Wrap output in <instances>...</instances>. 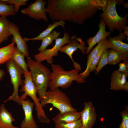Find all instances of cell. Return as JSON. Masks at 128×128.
<instances>
[{"label":"cell","instance_id":"1","mask_svg":"<svg viewBox=\"0 0 128 128\" xmlns=\"http://www.w3.org/2000/svg\"><path fill=\"white\" fill-rule=\"evenodd\" d=\"M46 12L55 20L82 25L87 20L89 8L85 0H48Z\"/></svg>","mask_w":128,"mask_h":128},{"label":"cell","instance_id":"2","mask_svg":"<svg viewBox=\"0 0 128 128\" xmlns=\"http://www.w3.org/2000/svg\"><path fill=\"white\" fill-rule=\"evenodd\" d=\"M52 72L51 73L50 80L48 85L50 90L58 87L63 89L70 87L73 81L78 83H84L85 80L79 73L80 71L73 69L70 71L65 70L60 65L51 64Z\"/></svg>","mask_w":128,"mask_h":128},{"label":"cell","instance_id":"3","mask_svg":"<svg viewBox=\"0 0 128 128\" xmlns=\"http://www.w3.org/2000/svg\"><path fill=\"white\" fill-rule=\"evenodd\" d=\"M27 58V64L30 70L32 80L36 86L40 101L46 98L47 91L50 80L51 73L50 69L41 62Z\"/></svg>","mask_w":128,"mask_h":128},{"label":"cell","instance_id":"4","mask_svg":"<svg viewBox=\"0 0 128 128\" xmlns=\"http://www.w3.org/2000/svg\"><path fill=\"white\" fill-rule=\"evenodd\" d=\"M117 0H107L106 9L99 15L108 26L110 32H114L116 30L119 33L122 32L127 26L128 14L123 17H120L117 13L116 8Z\"/></svg>","mask_w":128,"mask_h":128},{"label":"cell","instance_id":"5","mask_svg":"<svg viewBox=\"0 0 128 128\" xmlns=\"http://www.w3.org/2000/svg\"><path fill=\"white\" fill-rule=\"evenodd\" d=\"M45 95L46 98L40 101L43 107L47 104H51L61 114L69 111H77L73 107L69 98L58 88L47 91Z\"/></svg>","mask_w":128,"mask_h":128},{"label":"cell","instance_id":"6","mask_svg":"<svg viewBox=\"0 0 128 128\" xmlns=\"http://www.w3.org/2000/svg\"><path fill=\"white\" fill-rule=\"evenodd\" d=\"M6 64L7 70L10 76L13 91L12 94L5 102L13 101L21 105V100L18 95V90L19 86H21L23 83L22 75H23L24 72L11 59L7 61Z\"/></svg>","mask_w":128,"mask_h":128},{"label":"cell","instance_id":"7","mask_svg":"<svg viewBox=\"0 0 128 128\" xmlns=\"http://www.w3.org/2000/svg\"><path fill=\"white\" fill-rule=\"evenodd\" d=\"M70 38L69 34L64 32L62 38H58L55 40V45L53 47L46 49L35 55L34 57L35 60L41 62L46 60L48 63L52 64L53 57L57 56L60 49L69 43Z\"/></svg>","mask_w":128,"mask_h":128},{"label":"cell","instance_id":"8","mask_svg":"<svg viewBox=\"0 0 128 128\" xmlns=\"http://www.w3.org/2000/svg\"><path fill=\"white\" fill-rule=\"evenodd\" d=\"M85 44L82 39L74 35L70 37L69 41L67 45L61 47L59 50V51L65 53L69 57L73 63L74 69L79 71L81 69V65L74 61L72 55L78 49L81 50L83 54H85L87 47Z\"/></svg>","mask_w":128,"mask_h":128},{"label":"cell","instance_id":"9","mask_svg":"<svg viewBox=\"0 0 128 128\" xmlns=\"http://www.w3.org/2000/svg\"><path fill=\"white\" fill-rule=\"evenodd\" d=\"M47 1L37 0L31 3L27 8L22 9L21 13L37 20L42 19L47 22L48 19L45 7Z\"/></svg>","mask_w":128,"mask_h":128},{"label":"cell","instance_id":"10","mask_svg":"<svg viewBox=\"0 0 128 128\" xmlns=\"http://www.w3.org/2000/svg\"><path fill=\"white\" fill-rule=\"evenodd\" d=\"M97 114L91 101L84 102L83 110L80 112V119L83 128H92L96 122Z\"/></svg>","mask_w":128,"mask_h":128},{"label":"cell","instance_id":"11","mask_svg":"<svg viewBox=\"0 0 128 128\" xmlns=\"http://www.w3.org/2000/svg\"><path fill=\"white\" fill-rule=\"evenodd\" d=\"M21 103L24 112V117L21 123L20 128H38V126L32 115L35 105L34 102H31L28 99L21 100Z\"/></svg>","mask_w":128,"mask_h":128},{"label":"cell","instance_id":"12","mask_svg":"<svg viewBox=\"0 0 128 128\" xmlns=\"http://www.w3.org/2000/svg\"><path fill=\"white\" fill-rule=\"evenodd\" d=\"M106 25L103 21L100 18L98 25L99 29L97 32L94 36L89 38L87 40L88 46L87 47L86 54L88 55L97 43L102 40L106 39L107 37L110 36L111 33L106 31Z\"/></svg>","mask_w":128,"mask_h":128},{"label":"cell","instance_id":"13","mask_svg":"<svg viewBox=\"0 0 128 128\" xmlns=\"http://www.w3.org/2000/svg\"><path fill=\"white\" fill-rule=\"evenodd\" d=\"M9 30L13 37L12 41L15 43L17 49L23 53L27 58L29 57L28 47L26 42L23 38L19 32L18 28L14 23L10 22Z\"/></svg>","mask_w":128,"mask_h":128},{"label":"cell","instance_id":"14","mask_svg":"<svg viewBox=\"0 0 128 128\" xmlns=\"http://www.w3.org/2000/svg\"><path fill=\"white\" fill-rule=\"evenodd\" d=\"M128 77L125 73L118 69L111 73L110 89L116 91L124 90L128 91V82L126 80Z\"/></svg>","mask_w":128,"mask_h":128},{"label":"cell","instance_id":"15","mask_svg":"<svg viewBox=\"0 0 128 128\" xmlns=\"http://www.w3.org/2000/svg\"><path fill=\"white\" fill-rule=\"evenodd\" d=\"M15 121L12 114L6 109L4 104L0 106V128H19L14 126Z\"/></svg>","mask_w":128,"mask_h":128},{"label":"cell","instance_id":"16","mask_svg":"<svg viewBox=\"0 0 128 128\" xmlns=\"http://www.w3.org/2000/svg\"><path fill=\"white\" fill-rule=\"evenodd\" d=\"M80 112L68 111L63 114L59 112L52 120L55 124L67 123L74 122L80 119Z\"/></svg>","mask_w":128,"mask_h":128},{"label":"cell","instance_id":"17","mask_svg":"<svg viewBox=\"0 0 128 128\" xmlns=\"http://www.w3.org/2000/svg\"><path fill=\"white\" fill-rule=\"evenodd\" d=\"M106 40H102L98 43L96 46L88 54L87 57V66L85 70L80 73L81 77L84 79L89 75L90 72V67L93 60L97 54L100 48L104 44Z\"/></svg>","mask_w":128,"mask_h":128},{"label":"cell","instance_id":"18","mask_svg":"<svg viewBox=\"0 0 128 128\" xmlns=\"http://www.w3.org/2000/svg\"><path fill=\"white\" fill-rule=\"evenodd\" d=\"M65 24L64 21H58L53 22L52 24H49L46 28L42 32L37 36L32 38L24 37V40L26 41H40L51 33L53 30L56 27L61 26L64 28Z\"/></svg>","mask_w":128,"mask_h":128},{"label":"cell","instance_id":"19","mask_svg":"<svg viewBox=\"0 0 128 128\" xmlns=\"http://www.w3.org/2000/svg\"><path fill=\"white\" fill-rule=\"evenodd\" d=\"M24 54L15 47L12 52L11 59L23 71L26 72L29 71L27 63L25 61Z\"/></svg>","mask_w":128,"mask_h":128},{"label":"cell","instance_id":"20","mask_svg":"<svg viewBox=\"0 0 128 128\" xmlns=\"http://www.w3.org/2000/svg\"><path fill=\"white\" fill-rule=\"evenodd\" d=\"M127 38L123 32L120 33L118 35L113 37H109L106 38V41L110 44L111 49L118 53L121 47L123 41Z\"/></svg>","mask_w":128,"mask_h":128},{"label":"cell","instance_id":"21","mask_svg":"<svg viewBox=\"0 0 128 128\" xmlns=\"http://www.w3.org/2000/svg\"><path fill=\"white\" fill-rule=\"evenodd\" d=\"M9 23L6 17H0V44L11 35L9 30Z\"/></svg>","mask_w":128,"mask_h":128},{"label":"cell","instance_id":"22","mask_svg":"<svg viewBox=\"0 0 128 128\" xmlns=\"http://www.w3.org/2000/svg\"><path fill=\"white\" fill-rule=\"evenodd\" d=\"M60 34L59 32L55 31H53L43 39L41 44L38 49V50L40 52L46 49L49 45L53 43L54 40L55 41L58 38Z\"/></svg>","mask_w":128,"mask_h":128},{"label":"cell","instance_id":"23","mask_svg":"<svg viewBox=\"0 0 128 128\" xmlns=\"http://www.w3.org/2000/svg\"><path fill=\"white\" fill-rule=\"evenodd\" d=\"M110 44L106 40L100 48L97 54L91 64L90 67V72L95 70L102 53L105 50L110 49Z\"/></svg>","mask_w":128,"mask_h":128},{"label":"cell","instance_id":"24","mask_svg":"<svg viewBox=\"0 0 128 128\" xmlns=\"http://www.w3.org/2000/svg\"><path fill=\"white\" fill-rule=\"evenodd\" d=\"M17 13L13 5L0 3V17H6L9 15H15Z\"/></svg>","mask_w":128,"mask_h":128},{"label":"cell","instance_id":"25","mask_svg":"<svg viewBox=\"0 0 128 128\" xmlns=\"http://www.w3.org/2000/svg\"><path fill=\"white\" fill-rule=\"evenodd\" d=\"M15 43L12 41L9 47L0 54V64L6 62L11 59L12 52L15 47Z\"/></svg>","mask_w":128,"mask_h":128},{"label":"cell","instance_id":"26","mask_svg":"<svg viewBox=\"0 0 128 128\" xmlns=\"http://www.w3.org/2000/svg\"><path fill=\"white\" fill-rule=\"evenodd\" d=\"M109 51V49H107L102 53L95 70L96 74L99 73L105 66L108 64V56Z\"/></svg>","mask_w":128,"mask_h":128},{"label":"cell","instance_id":"27","mask_svg":"<svg viewBox=\"0 0 128 128\" xmlns=\"http://www.w3.org/2000/svg\"><path fill=\"white\" fill-rule=\"evenodd\" d=\"M108 64L115 65L119 64L121 61L119 53L112 49L109 50L108 56Z\"/></svg>","mask_w":128,"mask_h":128},{"label":"cell","instance_id":"28","mask_svg":"<svg viewBox=\"0 0 128 128\" xmlns=\"http://www.w3.org/2000/svg\"><path fill=\"white\" fill-rule=\"evenodd\" d=\"M82 124L80 119L72 122L67 123L55 124V128H81Z\"/></svg>","mask_w":128,"mask_h":128},{"label":"cell","instance_id":"29","mask_svg":"<svg viewBox=\"0 0 128 128\" xmlns=\"http://www.w3.org/2000/svg\"><path fill=\"white\" fill-rule=\"evenodd\" d=\"M120 59L123 62L128 61V44L123 42L118 53Z\"/></svg>","mask_w":128,"mask_h":128},{"label":"cell","instance_id":"30","mask_svg":"<svg viewBox=\"0 0 128 128\" xmlns=\"http://www.w3.org/2000/svg\"><path fill=\"white\" fill-rule=\"evenodd\" d=\"M28 1L27 0H7L6 4L13 5L17 13L20 7L21 6L26 5Z\"/></svg>","mask_w":128,"mask_h":128},{"label":"cell","instance_id":"31","mask_svg":"<svg viewBox=\"0 0 128 128\" xmlns=\"http://www.w3.org/2000/svg\"><path fill=\"white\" fill-rule=\"evenodd\" d=\"M126 107V110L120 112L122 119L121 124L119 126V128H128V106Z\"/></svg>","mask_w":128,"mask_h":128},{"label":"cell","instance_id":"32","mask_svg":"<svg viewBox=\"0 0 128 128\" xmlns=\"http://www.w3.org/2000/svg\"><path fill=\"white\" fill-rule=\"evenodd\" d=\"M118 70L128 76V61L120 63L119 64V69Z\"/></svg>","mask_w":128,"mask_h":128},{"label":"cell","instance_id":"33","mask_svg":"<svg viewBox=\"0 0 128 128\" xmlns=\"http://www.w3.org/2000/svg\"><path fill=\"white\" fill-rule=\"evenodd\" d=\"M5 74V72L4 70L0 69V81L2 79Z\"/></svg>","mask_w":128,"mask_h":128},{"label":"cell","instance_id":"34","mask_svg":"<svg viewBox=\"0 0 128 128\" xmlns=\"http://www.w3.org/2000/svg\"><path fill=\"white\" fill-rule=\"evenodd\" d=\"M124 32H123L124 34L128 38V26H127L124 30Z\"/></svg>","mask_w":128,"mask_h":128},{"label":"cell","instance_id":"35","mask_svg":"<svg viewBox=\"0 0 128 128\" xmlns=\"http://www.w3.org/2000/svg\"><path fill=\"white\" fill-rule=\"evenodd\" d=\"M9 45H8L6 46L1 47L0 48V54L3 51L7 49L8 48Z\"/></svg>","mask_w":128,"mask_h":128},{"label":"cell","instance_id":"36","mask_svg":"<svg viewBox=\"0 0 128 128\" xmlns=\"http://www.w3.org/2000/svg\"><path fill=\"white\" fill-rule=\"evenodd\" d=\"M123 7L128 8V3H124L123 5Z\"/></svg>","mask_w":128,"mask_h":128},{"label":"cell","instance_id":"37","mask_svg":"<svg viewBox=\"0 0 128 128\" xmlns=\"http://www.w3.org/2000/svg\"><path fill=\"white\" fill-rule=\"evenodd\" d=\"M81 128H83L82 127H81Z\"/></svg>","mask_w":128,"mask_h":128}]
</instances>
